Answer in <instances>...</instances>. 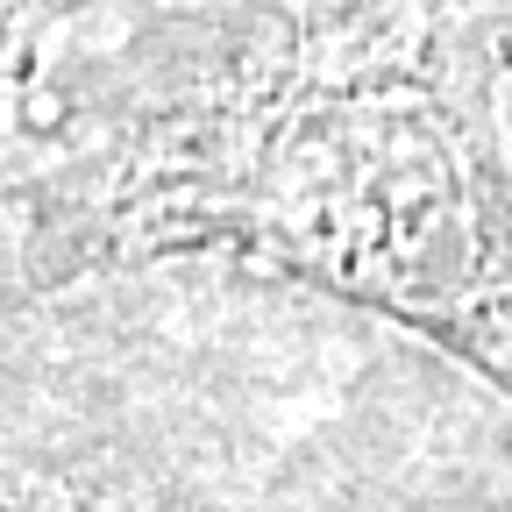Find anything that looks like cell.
Listing matches in <instances>:
<instances>
[{
  "label": "cell",
  "instance_id": "cell-1",
  "mask_svg": "<svg viewBox=\"0 0 512 512\" xmlns=\"http://www.w3.org/2000/svg\"><path fill=\"white\" fill-rule=\"evenodd\" d=\"M86 249H235L413 320L512 392V192L456 29H328L114 150Z\"/></svg>",
  "mask_w": 512,
  "mask_h": 512
}]
</instances>
